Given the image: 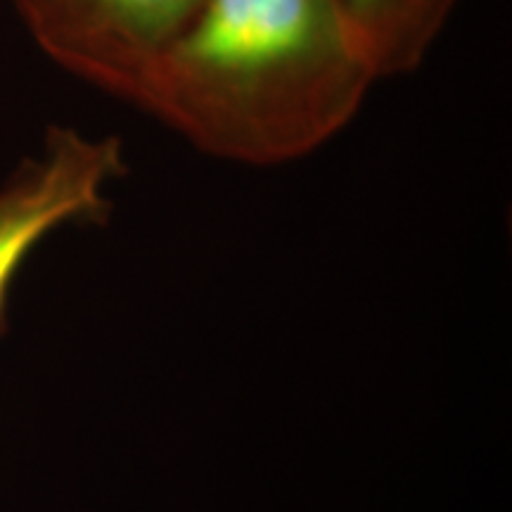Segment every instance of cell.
<instances>
[{
    "mask_svg": "<svg viewBox=\"0 0 512 512\" xmlns=\"http://www.w3.org/2000/svg\"><path fill=\"white\" fill-rule=\"evenodd\" d=\"M375 81L337 0H204L128 105L204 155L278 166L330 143Z\"/></svg>",
    "mask_w": 512,
    "mask_h": 512,
    "instance_id": "6da1fadb",
    "label": "cell"
},
{
    "mask_svg": "<svg viewBox=\"0 0 512 512\" xmlns=\"http://www.w3.org/2000/svg\"><path fill=\"white\" fill-rule=\"evenodd\" d=\"M50 60L112 98L131 95L204 0H12Z\"/></svg>",
    "mask_w": 512,
    "mask_h": 512,
    "instance_id": "3957f363",
    "label": "cell"
},
{
    "mask_svg": "<svg viewBox=\"0 0 512 512\" xmlns=\"http://www.w3.org/2000/svg\"><path fill=\"white\" fill-rule=\"evenodd\" d=\"M380 79L418 69L458 0H337Z\"/></svg>",
    "mask_w": 512,
    "mask_h": 512,
    "instance_id": "277c9868",
    "label": "cell"
},
{
    "mask_svg": "<svg viewBox=\"0 0 512 512\" xmlns=\"http://www.w3.org/2000/svg\"><path fill=\"white\" fill-rule=\"evenodd\" d=\"M126 176L117 138L50 128L41 155L27 159L0 188V335L8 302L31 252L69 223H100L112 211L110 188Z\"/></svg>",
    "mask_w": 512,
    "mask_h": 512,
    "instance_id": "7a4b0ae2",
    "label": "cell"
}]
</instances>
